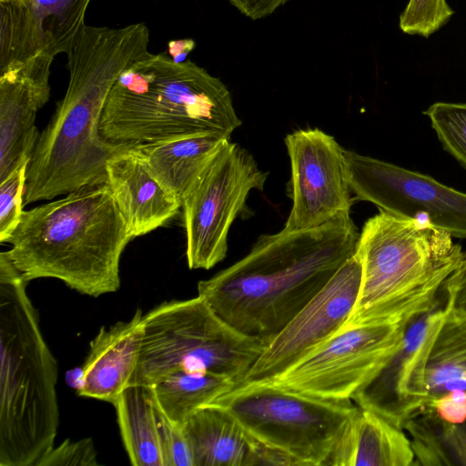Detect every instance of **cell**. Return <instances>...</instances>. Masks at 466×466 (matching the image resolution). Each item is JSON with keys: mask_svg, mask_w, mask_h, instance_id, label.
I'll return each instance as SVG.
<instances>
[{"mask_svg": "<svg viewBox=\"0 0 466 466\" xmlns=\"http://www.w3.org/2000/svg\"><path fill=\"white\" fill-rule=\"evenodd\" d=\"M145 23L122 27L85 25L69 50V80L40 133L28 163L24 206L50 200L86 185L106 183V164L135 147L107 142L99 124L118 76L148 51Z\"/></svg>", "mask_w": 466, "mask_h": 466, "instance_id": "obj_1", "label": "cell"}, {"mask_svg": "<svg viewBox=\"0 0 466 466\" xmlns=\"http://www.w3.org/2000/svg\"><path fill=\"white\" fill-rule=\"evenodd\" d=\"M350 212L319 227L261 235L230 267L198 283V295L228 324L270 341L356 251Z\"/></svg>", "mask_w": 466, "mask_h": 466, "instance_id": "obj_2", "label": "cell"}, {"mask_svg": "<svg viewBox=\"0 0 466 466\" xmlns=\"http://www.w3.org/2000/svg\"><path fill=\"white\" fill-rule=\"evenodd\" d=\"M131 239L108 186L94 184L24 210L6 252L27 282L56 279L97 298L119 289L120 258Z\"/></svg>", "mask_w": 466, "mask_h": 466, "instance_id": "obj_3", "label": "cell"}, {"mask_svg": "<svg viewBox=\"0 0 466 466\" xmlns=\"http://www.w3.org/2000/svg\"><path fill=\"white\" fill-rule=\"evenodd\" d=\"M241 126L229 90L190 60L148 52L116 79L99 124L107 142L138 147Z\"/></svg>", "mask_w": 466, "mask_h": 466, "instance_id": "obj_4", "label": "cell"}, {"mask_svg": "<svg viewBox=\"0 0 466 466\" xmlns=\"http://www.w3.org/2000/svg\"><path fill=\"white\" fill-rule=\"evenodd\" d=\"M27 282L0 253V466H36L59 426L58 366Z\"/></svg>", "mask_w": 466, "mask_h": 466, "instance_id": "obj_5", "label": "cell"}, {"mask_svg": "<svg viewBox=\"0 0 466 466\" xmlns=\"http://www.w3.org/2000/svg\"><path fill=\"white\" fill-rule=\"evenodd\" d=\"M362 279L344 326L408 323L440 300L464 252L452 237L426 220L380 211L360 233Z\"/></svg>", "mask_w": 466, "mask_h": 466, "instance_id": "obj_6", "label": "cell"}, {"mask_svg": "<svg viewBox=\"0 0 466 466\" xmlns=\"http://www.w3.org/2000/svg\"><path fill=\"white\" fill-rule=\"evenodd\" d=\"M269 341L239 332L198 295L164 301L142 318L130 385L154 386L179 370L206 371L239 384Z\"/></svg>", "mask_w": 466, "mask_h": 466, "instance_id": "obj_7", "label": "cell"}, {"mask_svg": "<svg viewBox=\"0 0 466 466\" xmlns=\"http://www.w3.org/2000/svg\"><path fill=\"white\" fill-rule=\"evenodd\" d=\"M213 404L227 410L257 442L294 465L327 461L359 407L351 400L308 396L268 382L235 386Z\"/></svg>", "mask_w": 466, "mask_h": 466, "instance_id": "obj_8", "label": "cell"}, {"mask_svg": "<svg viewBox=\"0 0 466 466\" xmlns=\"http://www.w3.org/2000/svg\"><path fill=\"white\" fill-rule=\"evenodd\" d=\"M268 175L230 139L201 171L182 199L190 269H210L226 258L232 223L249 192L263 190Z\"/></svg>", "mask_w": 466, "mask_h": 466, "instance_id": "obj_9", "label": "cell"}, {"mask_svg": "<svg viewBox=\"0 0 466 466\" xmlns=\"http://www.w3.org/2000/svg\"><path fill=\"white\" fill-rule=\"evenodd\" d=\"M406 325L343 326L319 347L265 382L316 398L352 400L398 349Z\"/></svg>", "mask_w": 466, "mask_h": 466, "instance_id": "obj_10", "label": "cell"}, {"mask_svg": "<svg viewBox=\"0 0 466 466\" xmlns=\"http://www.w3.org/2000/svg\"><path fill=\"white\" fill-rule=\"evenodd\" d=\"M90 1L0 0V75L23 77L40 108L50 98L51 65L86 25Z\"/></svg>", "mask_w": 466, "mask_h": 466, "instance_id": "obj_11", "label": "cell"}, {"mask_svg": "<svg viewBox=\"0 0 466 466\" xmlns=\"http://www.w3.org/2000/svg\"><path fill=\"white\" fill-rule=\"evenodd\" d=\"M354 199L374 204L380 211L426 220L466 239V193L433 177L345 149Z\"/></svg>", "mask_w": 466, "mask_h": 466, "instance_id": "obj_12", "label": "cell"}, {"mask_svg": "<svg viewBox=\"0 0 466 466\" xmlns=\"http://www.w3.org/2000/svg\"><path fill=\"white\" fill-rule=\"evenodd\" d=\"M290 159L289 197L292 207L284 229L314 228L350 212V196L345 149L319 128L298 129L285 137Z\"/></svg>", "mask_w": 466, "mask_h": 466, "instance_id": "obj_13", "label": "cell"}, {"mask_svg": "<svg viewBox=\"0 0 466 466\" xmlns=\"http://www.w3.org/2000/svg\"><path fill=\"white\" fill-rule=\"evenodd\" d=\"M361 279L362 263L355 251L320 291L273 337L239 384L271 380L335 335L353 310Z\"/></svg>", "mask_w": 466, "mask_h": 466, "instance_id": "obj_14", "label": "cell"}, {"mask_svg": "<svg viewBox=\"0 0 466 466\" xmlns=\"http://www.w3.org/2000/svg\"><path fill=\"white\" fill-rule=\"evenodd\" d=\"M445 300L410 319L401 341L386 365L352 398L360 408L370 410L402 429L417 414L410 395L415 362L425 339L444 311Z\"/></svg>", "mask_w": 466, "mask_h": 466, "instance_id": "obj_15", "label": "cell"}, {"mask_svg": "<svg viewBox=\"0 0 466 466\" xmlns=\"http://www.w3.org/2000/svg\"><path fill=\"white\" fill-rule=\"evenodd\" d=\"M106 169V184L133 238L164 226L182 207L152 175L137 147L111 158Z\"/></svg>", "mask_w": 466, "mask_h": 466, "instance_id": "obj_16", "label": "cell"}, {"mask_svg": "<svg viewBox=\"0 0 466 466\" xmlns=\"http://www.w3.org/2000/svg\"><path fill=\"white\" fill-rule=\"evenodd\" d=\"M142 318L137 309L130 319L100 328L82 365L84 384L77 395L115 404L137 369Z\"/></svg>", "mask_w": 466, "mask_h": 466, "instance_id": "obj_17", "label": "cell"}, {"mask_svg": "<svg viewBox=\"0 0 466 466\" xmlns=\"http://www.w3.org/2000/svg\"><path fill=\"white\" fill-rule=\"evenodd\" d=\"M444 298L443 314L419 356L424 405L444 394L466 393V311L454 308Z\"/></svg>", "mask_w": 466, "mask_h": 466, "instance_id": "obj_18", "label": "cell"}, {"mask_svg": "<svg viewBox=\"0 0 466 466\" xmlns=\"http://www.w3.org/2000/svg\"><path fill=\"white\" fill-rule=\"evenodd\" d=\"M416 465L410 439L377 413L363 408L347 426L326 466Z\"/></svg>", "mask_w": 466, "mask_h": 466, "instance_id": "obj_19", "label": "cell"}, {"mask_svg": "<svg viewBox=\"0 0 466 466\" xmlns=\"http://www.w3.org/2000/svg\"><path fill=\"white\" fill-rule=\"evenodd\" d=\"M181 427L195 466H250L254 441L223 408L203 406Z\"/></svg>", "mask_w": 466, "mask_h": 466, "instance_id": "obj_20", "label": "cell"}, {"mask_svg": "<svg viewBox=\"0 0 466 466\" xmlns=\"http://www.w3.org/2000/svg\"><path fill=\"white\" fill-rule=\"evenodd\" d=\"M40 109L30 85L15 73L0 75V182L29 162L40 134Z\"/></svg>", "mask_w": 466, "mask_h": 466, "instance_id": "obj_21", "label": "cell"}, {"mask_svg": "<svg viewBox=\"0 0 466 466\" xmlns=\"http://www.w3.org/2000/svg\"><path fill=\"white\" fill-rule=\"evenodd\" d=\"M229 139L195 134L137 147L152 175L182 203L194 180Z\"/></svg>", "mask_w": 466, "mask_h": 466, "instance_id": "obj_22", "label": "cell"}, {"mask_svg": "<svg viewBox=\"0 0 466 466\" xmlns=\"http://www.w3.org/2000/svg\"><path fill=\"white\" fill-rule=\"evenodd\" d=\"M113 406L130 463L134 466H164L152 387L130 385Z\"/></svg>", "mask_w": 466, "mask_h": 466, "instance_id": "obj_23", "label": "cell"}, {"mask_svg": "<svg viewBox=\"0 0 466 466\" xmlns=\"http://www.w3.org/2000/svg\"><path fill=\"white\" fill-rule=\"evenodd\" d=\"M235 386L232 380L211 372L179 370L151 387L160 410L171 421L182 426L196 410Z\"/></svg>", "mask_w": 466, "mask_h": 466, "instance_id": "obj_24", "label": "cell"}, {"mask_svg": "<svg viewBox=\"0 0 466 466\" xmlns=\"http://www.w3.org/2000/svg\"><path fill=\"white\" fill-rule=\"evenodd\" d=\"M403 430L410 436L416 465L466 466V420L448 424L420 412Z\"/></svg>", "mask_w": 466, "mask_h": 466, "instance_id": "obj_25", "label": "cell"}, {"mask_svg": "<svg viewBox=\"0 0 466 466\" xmlns=\"http://www.w3.org/2000/svg\"><path fill=\"white\" fill-rule=\"evenodd\" d=\"M423 114L444 150L466 169V103L436 102Z\"/></svg>", "mask_w": 466, "mask_h": 466, "instance_id": "obj_26", "label": "cell"}, {"mask_svg": "<svg viewBox=\"0 0 466 466\" xmlns=\"http://www.w3.org/2000/svg\"><path fill=\"white\" fill-rule=\"evenodd\" d=\"M453 15L446 0H409L400 15L399 26L404 34L429 38Z\"/></svg>", "mask_w": 466, "mask_h": 466, "instance_id": "obj_27", "label": "cell"}, {"mask_svg": "<svg viewBox=\"0 0 466 466\" xmlns=\"http://www.w3.org/2000/svg\"><path fill=\"white\" fill-rule=\"evenodd\" d=\"M28 163L22 164L0 182L1 243L7 242L21 220Z\"/></svg>", "mask_w": 466, "mask_h": 466, "instance_id": "obj_28", "label": "cell"}, {"mask_svg": "<svg viewBox=\"0 0 466 466\" xmlns=\"http://www.w3.org/2000/svg\"><path fill=\"white\" fill-rule=\"evenodd\" d=\"M154 408L164 466H195L193 454L182 427L171 421L155 400Z\"/></svg>", "mask_w": 466, "mask_h": 466, "instance_id": "obj_29", "label": "cell"}, {"mask_svg": "<svg viewBox=\"0 0 466 466\" xmlns=\"http://www.w3.org/2000/svg\"><path fill=\"white\" fill-rule=\"evenodd\" d=\"M99 465L97 453L91 438L78 441L65 440L52 447L36 463V466H95Z\"/></svg>", "mask_w": 466, "mask_h": 466, "instance_id": "obj_30", "label": "cell"}, {"mask_svg": "<svg viewBox=\"0 0 466 466\" xmlns=\"http://www.w3.org/2000/svg\"><path fill=\"white\" fill-rule=\"evenodd\" d=\"M420 412L430 413L448 424L463 422L466 420V393L453 392L440 396L427 402Z\"/></svg>", "mask_w": 466, "mask_h": 466, "instance_id": "obj_31", "label": "cell"}, {"mask_svg": "<svg viewBox=\"0 0 466 466\" xmlns=\"http://www.w3.org/2000/svg\"><path fill=\"white\" fill-rule=\"evenodd\" d=\"M242 15L257 20L266 17L284 5L288 0H228Z\"/></svg>", "mask_w": 466, "mask_h": 466, "instance_id": "obj_32", "label": "cell"}, {"mask_svg": "<svg viewBox=\"0 0 466 466\" xmlns=\"http://www.w3.org/2000/svg\"><path fill=\"white\" fill-rule=\"evenodd\" d=\"M442 290L454 308L466 311V267H459L446 280Z\"/></svg>", "mask_w": 466, "mask_h": 466, "instance_id": "obj_33", "label": "cell"}, {"mask_svg": "<svg viewBox=\"0 0 466 466\" xmlns=\"http://www.w3.org/2000/svg\"><path fill=\"white\" fill-rule=\"evenodd\" d=\"M168 55L176 62L186 61L187 56L195 47V42L191 39L170 41L167 44Z\"/></svg>", "mask_w": 466, "mask_h": 466, "instance_id": "obj_34", "label": "cell"}, {"mask_svg": "<svg viewBox=\"0 0 466 466\" xmlns=\"http://www.w3.org/2000/svg\"><path fill=\"white\" fill-rule=\"evenodd\" d=\"M65 381L68 387L76 390V393H78L84 384L83 367L68 370L65 374Z\"/></svg>", "mask_w": 466, "mask_h": 466, "instance_id": "obj_35", "label": "cell"}, {"mask_svg": "<svg viewBox=\"0 0 466 466\" xmlns=\"http://www.w3.org/2000/svg\"><path fill=\"white\" fill-rule=\"evenodd\" d=\"M460 267H466V253H464V257Z\"/></svg>", "mask_w": 466, "mask_h": 466, "instance_id": "obj_36", "label": "cell"}]
</instances>
